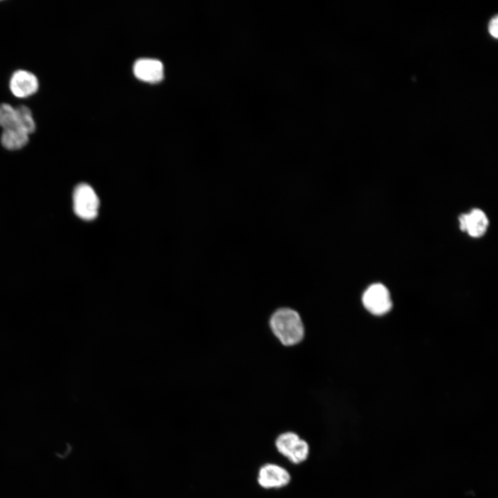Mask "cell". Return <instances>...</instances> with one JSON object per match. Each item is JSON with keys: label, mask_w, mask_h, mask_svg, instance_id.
Here are the masks:
<instances>
[{"label": "cell", "mask_w": 498, "mask_h": 498, "mask_svg": "<svg viewBox=\"0 0 498 498\" xmlns=\"http://www.w3.org/2000/svg\"><path fill=\"white\" fill-rule=\"evenodd\" d=\"M270 328L285 346H292L299 343L304 338V329L299 313L288 308H282L276 311L270 320Z\"/></svg>", "instance_id": "1"}, {"label": "cell", "mask_w": 498, "mask_h": 498, "mask_svg": "<svg viewBox=\"0 0 498 498\" xmlns=\"http://www.w3.org/2000/svg\"><path fill=\"white\" fill-rule=\"evenodd\" d=\"M73 208L77 216L86 221L98 214L99 199L93 189L86 183L78 185L73 192Z\"/></svg>", "instance_id": "2"}, {"label": "cell", "mask_w": 498, "mask_h": 498, "mask_svg": "<svg viewBox=\"0 0 498 498\" xmlns=\"http://www.w3.org/2000/svg\"><path fill=\"white\" fill-rule=\"evenodd\" d=\"M275 445L278 451L294 463L306 460L309 452L308 443L297 434L290 432L280 434Z\"/></svg>", "instance_id": "3"}, {"label": "cell", "mask_w": 498, "mask_h": 498, "mask_svg": "<svg viewBox=\"0 0 498 498\" xmlns=\"http://www.w3.org/2000/svg\"><path fill=\"white\" fill-rule=\"evenodd\" d=\"M362 301L367 310L377 315L387 313L392 306L388 289L380 283L369 286L363 293Z\"/></svg>", "instance_id": "4"}, {"label": "cell", "mask_w": 498, "mask_h": 498, "mask_svg": "<svg viewBox=\"0 0 498 498\" xmlns=\"http://www.w3.org/2000/svg\"><path fill=\"white\" fill-rule=\"evenodd\" d=\"M39 88L37 77L32 73L19 70L15 71L10 80V89L17 98H26L35 93Z\"/></svg>", "instance_id": "5"}, {"label": "cell", "mask_w": 498, "mask_h": 498, "mask_svg": "<svg viewBox=\"0 0 498 498\" xmlns=\"http://www.w3.org/2000/svg\"><path fill=\"white\" fill-rule=\"evenodd\" d=\"M460 229L475 238L482 237L488 227V219L483 211L473 209L459 217Z\"/></svg>", "instance_id": "6"}, {"label": "cell", "mask_w": 498, "mask_h": 498, "mask_svg": "<svg viewBox=\"0 0 498 498\" xmlns=\"http://www.w3.org/2000/svg\"><path fill=\"white\" fill-rule=\"evenodd\" d=\"M290 479L287 470L275 464H266L259 472L258 483L265 488L282 487L287 485Z\"/></svg>", "instance_id": "7"}, {"label": "cell", "mask_w": 498, "mask_h": 498, "mask_svg": "<svg viewBox=\"0 0 498 498\" xmlns=\"http://www.w3.org/2000/svg\"><path fill=\"white\" fill-rule=\"evenodd\" d=\"M133 71L138 79L151 83L160 82L163 77V64L156 59H139L135 63Z\"/></svg>", "instance_id": "8"}, {"label": "cell", "mask_w": 498, "mask_h": 498, "mask_svg": "<svg viewBox=\"0 0 498 498\" xmlns=\"http://www.w3.org/2000/svg\"><path fill=\"white\" fill-rule=\"evenodd\" d=\"M28 136L26 131L15 125L3 129L1 142L7 149H19L28 143Z\"/></svg>", "instance_id": "9"}, {"label": "cell", "mask_w": 498, "mask_h": 498, "mask_svg": "<svg viewBox=\"0 0 498 498\" xmlns=\"http://www.w3.org/2000/svg\"><path fill=\"white\" fill-rule=\"evenodd\" d=\"M16 125L26 131L28 135L33 133L36 126L30 109L20 105L15 108Z\"/></svg>", "instance_id": "10"}, {"label": "cell", "mask_w": 498, "mask_h": 498, "mask_svg": "<svg viewBox=\"0 0 498 498\" xmlns=\"http://www.w3.org/2000/svg\"><path fill=\"white\" fill-rule=\"evenodd\" d=\"M16 125L15 108L8 104H0V127L3 129Z\"/></svg>", "instance_id": "11"}, {"label": "cell", "mask_w": 498, "mask_h": 498, "mask_svg": "<svg viewBox=\"0 0 498 498\" xmlns=\"http://www.w3.org/2000/svg\"><path fill=\"white\" fill-rule=\"evenodd\" d=\"M488 31L490 34L497 38L498 37V17L495 16L491 18L488 24Z\"/></svg>", "instance_id": "12"}]
</instances>
